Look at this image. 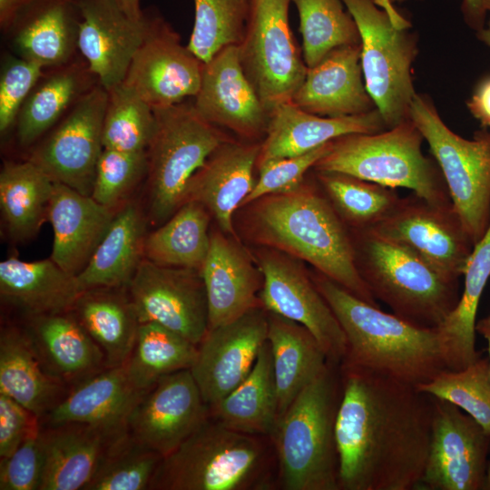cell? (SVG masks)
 Wrapping results in <instances>:
<instances>
[{
    "mask_svg": "<svg viewBox=\"0 0 490 490\" xmlns=\"http://www.w3.org/2000/svg\"><path fill=\"white\" fill-rule=\"evenodd\" d=\"M339 369V490L417 489L429 450L433 397L369 370L342 364Z\"/></svg>",
    "mask_w": 490,
    "mask_h": 490,
    "instance_id": "cell-1",
    "label": "cell"
},
{
    "mask_svg": "<svg viewBox=\"0 0 490 490\" xmlns=\"http://www.w3.org/2000/svg\"><path fill=\"white\" fill-rule=\"evenodd\" d=\"M247 205L245 230L252 241L309 263L356 297L379 307L357 268L352 231L320 186L303 181Z\"/></svg>",
    "mask_w": 490,
    "mask_h": 490,
    "instance_id": "cell-2",
    "label": "cell"
},
{
    "mask_svg": "<svg viewBox=\"0 0 490 490\" xmlns=\"http://www.w3.org/2000/svg\"><path fill=\"white\" fill-rule=\"evenodd\" d=\"M311 277L345 333L348 349L340 364L415 387L448 369L436 328L386 313L318 271Z\"/></svg>",
    "mask_w": 490,
    "mask_h": 490,
    "instance_id": "cell-3",
    "label": "cell"
},
{
    "mask_svg": "<svg viewBox=\"0 0 490 490\" xmlns=\"http://www.w3.org/2000/svg\"><path fill=\"white\" fill-rule=\"evenodd\" d=\"M269 436L240 432L209 416L162 458L149 490H268L277 459Z\"/></svg>",
    "mask_w": 490,
    "mask_h": 490,
    "instance_id": "cell-4",
    "label": "cell"
},
{
    "mask_svg": "<svg viewBox=\"0 0 490 490\" xmlns=\"http://www.w3.org/2000/svg\"><path fill=\"white\" fill-rule=\"evenodd\" d=\"M341 392L339 365L328 361L279 418L270 440L281 488L339 490L335 425Z\"/></svg>",
    "mask_w": 490,
    "mask_h": 490,
    "instance_id": "cell-5",
    "label": "cell"
},
{
    "mask_svg": "<svg viewBox=\"0 0 490 490\" xmlns=\"http://www.w3.org/2000/svg\"><path fill=\"white\" fill-rule=\"evenodd\" d=\"M351 231L357 268L374 298L417 326H440L458 301V281L372 230Z\"/></svg>",
    "mask_w": 490,
    "mask_h": 490,
    "instance_id": "cell-6",
    "label": "cell"
},
{
    "mask_svg": "<svg viewBox=\"0 0 490 490\" xmlns=\"http://www.w3.org/2000/svg\"><path fill=\"white\" fill-rule=\"evenodd\" d=\"M424 137L409 119L376 133H350L331 142L316 172L348 174L388 188H407L435 205L452 204L443 174L422 152Z\"/></svg>",
    "mask_w": 490,
    "mask_h": 490,
    "instance_id": "cell-7",
    "label": "cell"
},
{
    "mask_svg": "<svg viewBox=\"0 0 490 490\" xmlns=\"http://www.w3.org/2000/svg\"><path fill=\"white\" fill-rule=\"evenodd\" d=\"M360 34V64L368 93L387 129L409 119L416 95L412 65L417 54L410 24L374 0H342Z\"/></svg>",
    "mask_w": 490,
    "mask_h": 490,
    "instance_id": "cell-8",
    "label": "cell"
},
{
    "mask_svg": "<svg viewBox=\"0 0 490 490\" xmlns=\"http://www.w3.org/2000/svg\"><path fill=\"white\" fill-rule=\"evenodd\" d=\"M153 111L157 129L147 149L148 219L162 224L188 201L192 177L228 139L199 115L193 102Z\"/></svg>",
    "mask_w": 490,
    "mask_h": 490,
    "instance_id": "cell-9",
    "label": "cell"
},
{
    "mask_svg": "<svg viewBox=\"0 0 490 490\" xmlns=\"http://www.w3.org/2000/svg\"><path fill=\"white\" fill-rule=\"evenodd\" d=\"M409 118L430 147L455 210L475 245L490 225V131L454 132L427 96L416 93Z\"/></svg>",
    "mask_w": 490,
    "mask_h": 490,
    "instance_id": "cell-10",
    "label": "cell"
},
{
    "mask_svg": "<svg viewBox=\"0 0 490 490\" xmlns=\"http://www.w3.org/2000/svg\"><path fill=\"white\" fill-rule=\"evenodd\" d=\"M290 3L253 0L245 35L238 45L243 71L270 113L291 102L308 71L289 26Z\"/></svg>",
    "mask_w": 490,
    "mask_h": 490,
    "instance_id": "cell-11",
    "label": "cell"
},
{
    "mask_svg": "<svg viewBox=\"0 0 490 490\" xmlns=\"http://www.w3.org/2000/svg\"><path fill=\"white\" fill-rule=\"evenodd\" d=\"M256 258L263 278L260 305L308 328L328 359L339 365L348 349L345 333L301 260L267 247Z\"/></svg>",
    "mask_w": 490,
    "mask_h": 490,
    "instance_id": "cell-12",
    "label": "cell"
},
{
    "mask_svg": "<svg viewBox=\"0 0 490 490\" xmlns=\"http://www.w3.org/2000/svg\"><path fill=\"white\" fill-rule=\"evenodd\" d=\"M369 230L407 248L451 281L464 275L475 247L453 203L435 205L415 193Z\"/></svg>",
    "mask_w": 490,
    "mask_h": 490,
    "instance_id": "cell-13",
    "label": "cell"
},
{
    "mask_svg": "<svg viewBox=\"0 0 490 490\" xmlns=\"http://www.w3.org/2000/svg\"><path fill=\"white\" fill-rule=\"evenodd\" d=\"M108 91L100 83L84 93L28 160L54 182L92 194L98 160L103 150V122Z\"/></svg>",
    "mask_w": 490,
    "mask_h": 490,
    "instance_id": "cell-14",
    "label": "cell"
},
{
    "mask_svg": "<svg viewBox=\"0 0 490 490\" xmlns=\"http://www.w3.org/2000/svg\"><path fill=\"white\" fill-rule=\"evenodd\" d=\"M203 66L172 25L156 12L148 11L143 40L122 83L153 110L163 109L196 96Z\"/></svg>",
    "mask_w": 490,
    "mask_h": 490,
    "instance_id": "cell-15",
    "label": "cell"
},
{
    "mask_svg": "<svg viewBox=\"0 0 490 490\" xmlns=\"http://www.w3.org/2000/svg\"><path fill=\"white\" fill-rule=\"evenodd\" d=\"M489 440L468 414L433 397L429 450L417 489H484Z\"/></svg>",
    "mask_w": 490,
    "mask_h": 490,
    "instance_id": "cell-16",
    "label": "cell"
},
{
    "mask_svg": "<svg viewBox=\"0 0 490 490\" xmlns=\"http://www.w3.org/2000/svg\"><path fill=\"white\" fill-rule=\"evenodd\" d=\"M128 290L140 324L157 323L197 346L207 334L208 302L200 270L144 258Z\"/></svg>",
    "mask_w": 490,
    "mask_h": 490,
    "instance_id": "cell-17",
    "label": "cell"
},
{
    "mask_svg": "<svg viewBox=\"0 0 490 490\" xmlns=\"http://www.w3.org/2000/svg\"><path fill=\"white\" fill-rule=\"evenodd\" d=\"M268 328L267 311L259 306L208 330L190 369L208 407L220 401L248 377L268 340Z\"/></svg>",
    "mask_w": 490,
    "mask_h": 490,
    "instance_id": "cell-18",
    "label": "cell"
},
{
    "mask_svg": "<svg viewBox=\"0 0 490 490\" xmlns=\"http://www.w3.org/2000/svg\"><path fill=\"white\" fill-rule=\"evenodd\" d=\"M209 416L191 370L184 369L162 377L143 396L128 428L139 443L164 457Z\"/></svg>",
    "mask_w": 490,
    "mask_h": 490,
    "instance_id": "cell-19",
    "label": "cell"
},
{
    "mask_svg": "<svg viewBox=\"0 0 490 490\" xmlns=\"http://www.w3.org/2000/svg\"><path fill=\"white\" fill-rule=\"evenodd\" d=\"M193 106L209 123L250 142L266 135L270 113L243 71L238 45L220 50L204 64Z\"/></svg>",
    "mask_w": 490,
    "mask_h": 490,
    "instance_id": "cell-20",
    "label": "cell"
},
{
    "mask_svg": "<svg viewBox=\"0 0 490 490\" xmlns=\"http://www.w3.org/2000/svg\"><path fill=\"white\" fill-rule=\"evenodd\" d=\"M77 49L90 73L106 90L122 83L143 40L148 11L141 19L128 16L116 0H76Z\"/></svg>",
    "mask_w": 490,
    "mask_h": 490,
    "instance_id": "cell-21",
    "label": "cell"
},
{
    "mask_svg": "<svg viewBox=\"0 0 490 490\" xmlns=\"http://www.w3.org/2000/svg\"><path fill=\"white\" fill-rule=\"evenodd\" d=\"M201 274L208 302V330L261 306L262 274L236 237L221 230L211 232L210 250Z\"/></svg>",
    "mask_w": 490,
    "mask_h": 490,
    "instance_id": "cell-22",
    "label": "cell"
},
{
    "mask_svg": "<svg viewBox=\"0 0 490 490\" xmlns=\"http://www.w3.org/2000/svg\"><path fill=\"white\" fill-rule=\"evenodd\" d=\"M261 143L225 141L192 177L188 201L202 204L224 233L236 237L233 215L252 191Z\"/></svg>",
    "mask_w": 490,
    "mask_h": 490,
    "instance_id": "cell-23",
    "label": "cell"
},
{
    "mask_svg": "<svg viewBox=\"0 0 490 490\" xmlns=\"http://www.w3.org/2000/svg\"><path fill=\"white\" fill-rule=\"evenodd\" d=\"M148 391L131 382L125 364L106 368L73 387L42 419V425L83 423L113 434L129 430L132 412Z\"/></svg>",
    "mask_w": 490,
    "mask_h": 490,
    "instance_id": "cell-24",
    "label": "cell"
},
{
    "mask_svg": "<svg viewBox=\"0 0 490 490\" xmlns=\"http://www.w3.org/2000/svg\"><path fill=\"white\" fill-rule=\"evenodd\" d=\"M360 54V44L330 52L317 65L308 68L291 103L323 117L358 115L376 109L365 85Z\"/></svg>",
    "mask_w": 490,
    "mask_h": 490,
    "instance_id": "cell-25",
    "label": "cell"
},
{
    "mask_svg": "<svg viewBox=\"0 0 490 490\" xmlns=\"http://www.w3.org/2000/svg\"><path fill=\"white\" fill-rule=\"evenodd\" d=\"M387 129L377 108L358 115L323 117L308 113L291 102L282 103L270 112L258 163L300 155L343 135L376 133Z\"/></svg>",
    "mask_w": 490,
    "mask_h": 490,
    "instance_id": "cell-26",
    "label": "cell"
},
{
    "mask_svg": "<svg viewBox=\"0 0 490 490\" xmlns=\"http://www.w3.org/2000/svg\"><path fill=\"white\" fill-rule=\"evenodd\" d=\"M116 210L62 183L54 182L47 220L54 232L51 259L78 276L105 235Z\"/></svg>",
    "mask_w": 490,
    "mask_h": 490,
    "instance_id": "cell-27",
    "label": "cell"
},
{
    "mask_svg": "<svg viewBox=\"0 0 490 490\" xmlns=\"http://www.w3.org/2000/svg\"><path fill=\"white\" fill-rule=\"evenodd\" d=\"M42 426L44 467L39 490H84L109 446L124 434L83 423Z\"/></svg>",
    "mask_w": 490,
    "mask_h": 490,
    "instance_id": "cell-28",
    "label": "cell"
},
{
    "mask_svg": "<svg viewBox=\"0 0 490 490\" xmlns=\"http://www.w3.org/2000/svg\"><path fill=\"white\" fill-rule=\"evenodd\" d=\"M24 328L48 371L70 388L107 368L71 310L27 317Z\"/></svg>",
    "mask_w": 490,
    "mask_h": 490,
    "instance_id": "cell-29",
    "label": "cell"
},
{
    "mask_svg": "<svg viewBox=\"0 0 490 490\" xmlns=\"http://www.w3.org/2000/svg\"><path fill=\"white\" fill-rule=\"evenodd\" d=\"M82 291L77 276L51 258L24 261L11 256L0 263L1 299L26 318L70 311Z\"/></svg>",
    "mask_w": 490,
    "mask_h": 490,
    "instance_id": "cell-30",
    "label": "cell"
},
{
    "mask_svg": "<svg viewBox=\"0 0 490 490\" xmlns=\"http://www.w3.org/2000/svg\"><path fill=\"white\" fill-rule=\"evenodd\" d=\"M70 389L48 371L24 328L11 326L2 328L0 393L12 397L42 419Z\"/></svg>",
    "mask_w": 490,
    "mask_h": 490,
    "instance_id": "cell-31",
    "label": "cell"
},
{
    "mask_svg": "<svg viewBox=\"0 0 490 490\" xmlns=\"http://www.w3.org/2000/svg\"><path fill=\"white\" fill-rule=\"evenodd\" d=\"M76 0H36L11 28L19 57L44 68L69 64L77 48Z\"/></svg>",
    "mask_w": 490,
    "mask_h": 490,
    "instance_id": "cell-32",
    "label": "cell"
},
{
    "mask_svg": "<svg viewBox=\"0 0 490 490\" xmlns=\"http://www.w3.org/2000/svg\"><path fill=\"white\" fill-rule=\"evenodd\" d=\"M147 217L134 202L117 209L91 260L77 276L81 289L128 288L144 259Z\"/></svg>",
    "mask_w": 490,
    "mask_h": 490,
    "instance_id": "cell-33",
    "label": "cell"
},
{
    "mask_svg": "<svg viewBox=\"0 0 490 490\" xmlns=\"http://www.w3.org/2000/svg\"><path fill=\"white\" fill-rule=\"evenodd\" d=\"M71 311L102 350L107 368L127 362L140 326L128 288L85 289Z\"/></svg>",
    "mask_w": 490,
    "mask_h": 490,
    "instance_id": "cell-34",
    "label": "cell"
},
{
    "mask_svg": "<svg viewBox=\"0 0 490 490\" xmlns=\"http://www.w3.org/2000/svg\"><path fill=\"white\" fill-rule=\"evenodd\" d=\"M267 315L279 420L329 360L316 338L304 326L273 312L267 311Z\"/></svg>",
    "mask_w": 490,
    "mask_h": 490,
    "instance_id": "cell-35",
    "label": "cell"
},
{
    "mask_svg": "<svg viewBox=\"0 0 490 490\" xmlns=\"http://www.w3.org/2000/svg\"><path fill=\"white\" fill-rule=\"evenodd\" d=\"M210 416L231 429L270 437L278 421V396L270 342L261 347L248 377L220 401Z\"/></svg>",
    "mask_w": 490,
    "mask_h": 490,
    "instance_id": "cell-36",
    "label": "cell"
},
{
    "mask_svg": "<svg viewBox=\"0 0 490 490\" xmlns=\"http://www.w3.org/2000/svg\"><path fill=\"white\" fill-rule=\"evenodd\" d=\"M465 285L454 309L438 326L446 367L461 370L477 360L475 318L483 290L490 277V225L475 245L464 272Z\"/></svg>",
    "mask_w": 490,
    "mask_h": 490,
    "instance_id": "cell-37",
    "label": "cell"
},
{
    "mask_svg": "<svg viewBox=\"0 0 490 490\" xmlns=\"http://www.w3.org/2000/svg\"><path fill=\"white\" fill-rule=\"evenodd\" d=\"M54 182L35 163L5 162L0 172V208L9 237L33 238L47 220Z\"/></svg>",
    "mask_w": 490,
    "mask_h": 490,
    "instance_id": "cell-38",
    "label": "cell"
},
{
    "mask_svg": "<svg viewBox=\"0 0 490 490\" xmlns=\"http://www.w3.org/2000/svg\"><path fill=\"white\" fill-rule=\"evenodd\" d=\"M87 64H67L42 77L21 108L15 122L16 139L31 146L50 130L69 108L94 84H89ZM94 77V76H93Z\"/></svg>",
    "mask_w": 490,
    "mask_h": 490,
    "instance_id": "cell-39",
    "label": "cell"
},
{
    "mask_svg": "<svg viewBox=\"0 0 490 490\" xmlns=\"http://www.w3.org/2000/svg\"><path fill=\"white\" fill-rule=\"evenodd\" d=\"M210 215L200 202L189 200L144 241V258L153 263L201 270L207 258Z\"/></svg>",
    "mask_w": 490,
    "mask_h": 490,
    "instance_id": "cell-40",
    "label": "cell"
},
{
    "mask_svg": "<svg viewBox=\"0 0 490 490\" xmlns=\"http://www.w3.org/2000/svg\"><path fill=\"white\" fill-rule=\"evenodd\" d=\"M198 346L157 323H142L130 358L125 363L132 385L149 391L162 377L191 369Z\"/></svg>",
    "mask_w": 490,
    "mask_h": 490,
    "instance_id": "cell-41",
    "label": "cell"
},
{
    "mask_svg": "<svg viewBox=\"0 0 490 490\" xmlns=\"http://www.w3.org/2000/svg\"><path fill=\"white\" fill-rule=\"evenodd\" d=\"M324 194L351 230H368L387 219L401 198L393 188L336 172H316Z\"/></svg>",
    "mask_w": 490,
    "mask_h": 490,
    "instance_id": "cell-42",
    "label": "cell"
},
{
    "mask_svg": "<svg viewBox=\"0 0 490 490\" xmlns=\"http://www.w3.org/2000/svg\"><path fill=\"white\" fill-rule=\"evenodd\" d=\"M299 16L303 59L311 68L333 50L360 44L358 25L342 0H291Z\"/></svg>",
    "mask_w": 490,
    "mask_h": 490,
    "instance_id": "cell-43",
    "label": "cell"
},
{
    "mask_svg": "<svg viewBox=\"0 0 490 490\" xmlns=\"http://www.w3.org/2000/svg\"><path fill=\"white\" fill-rule=\"evenodd\" d=\"M253 0H194L188 48L203 63L220 50L239 45L246 33Z\"/></svg>",
    "mask_w": 490,
    "mask_h": 490,
    "instance_id": "cell-44",
    "label": "cell"
},
{
    "mask_svg": "<svg viewBox=\"0 0 490 490\" xmlns=\"http://www.w3.org/2000/svg\"><path fill=\"white\" fill-rule=\"evenodd\" d=\"M107 91L103 122V149L146 152L157 129L153 109L122 83Z\"/></svg>",
    "mask_w": 490,
    "mask_h": 490,
    "instance_id": "cell-45",
    "label": "cell"
},
{
    "mask_svg": "<svg viewBox=\"0 0 490 490\" xmlns=\"http://www.w3.org/2000/svg\"><path fill=\"white\" fill-rule=\"evenodd\" d=\"M139 443L129 430L109 446L95 475L84 490H145L162 460Z\"/></svg>",
    "mask_w": 490,
    "mask_h": 490,
    "instance_id": "cell-46",
    "label": "cell"
},
{
    "mask_svg": "<svg viewBox=\"0 0 490 490\" xmlns=\"http://www.w3.org/2000/svg\"><path fill=\"white\" fill-rule=\"evenodd\" d=\"M416 388L448 401L473 417L490 436V365L479 358L461 370L445 369Z\"/></svg>",
    "mask_w": 490,
    "mask_h": 490,
    "instance_id": "cell-47",
    "label": "cell"
},
{
    "mask_svg": "<svg viewBox=\"0 0 490 490\" xmlns=\"http://www.w3.org/2000/svg\"><path fill=\"white\" fill-rule=\"evenodd\" d=\"M147 151L125 152L103 149L98 160L91 196L100 204L117 210L120 203L147 175Z\"/></svg>",
    "mask_w": 490,
    "mask_h": 490,
    "instance_id": "cell-48",
    "label": "cell"
},
{
    "mask_svg": "<svg viewBox=\"0 0 490 490\" xmlns=\"http://www.w3.org/2000/svg\"><path fill=\"white\" fill-rule=\"evenodd\" d=\"M331 142L300 155L258 163L259 179L241 207L263 196L286 191L299 185L307 172L329 151Z\"/></svg>",
    "mask_w": 490,
    "mask_h": 490,
    "instance_id": "cell-49",
    "label": "cell"
},
{
    "mask_svg": "<svg viewBox=\"0 0 490 490\" xmlns=\"http://www.w3.org/2000/svg\"><path fill=\"white\" fill-rule=\"evenodd\" d=\"M44 67L22 57H8L0 74V132L15 125L24 102L40 79Z\"/></svg>",
    "mask_w": 490,
    "mask_h": 490,
    "instance_id": "cell-50",
    "label": "cell"
},
{
    "mask_svg": "<svg viewBox=\"0 0 490 490\" xmlns=\"http://www.w3.org/2000/svg\"><path fill=\"white\" fill-rule=\"evenodd\" d=\"M42 425L32 430L8 457H0L1 490H39L44 446Z\"/></svg>",
    "mask_w": 490,
    "mask_h": 490,
    "instance_id": "cell-51",
    "label": "cell"
},
{
    "mask_svg": "<svg viewBox=\"0 0 490 490\" xmlns=\"http://www.w3.org/2000/svg\"><path fill=\"white\" fill-rule=\"evenodd\" d=\"M41 419L12 397L0 393V457L10 456Z\"/></svg>",
    "mask_w": 490,
    "mask_h": 490,
    "instance_id": "cell-52",
    "label": "cell"
},
{
    "mask_svg": "<svg viewBox=\"0 0 490 490\" xmlns=\"http://www.w3.org/2000/svg\"><path fill=\"white\" fill-rule=\"evenodd\" d=\"M470 113L483 128L490 127V77L483 80L466 103Z\"/></svg>",
    "mask_w": 490,
    "mask_h": 490,
    "instance_id": "cell-53",
    "label": "cell"
},
{
    "mask_svg": "<svg viewBox=\"0 0 490 490\" xmlns=\"http://www.w3.org/2000/svg\"><path fill=\"white\" fill-rule=\"evenodd\" d=\"M36 0H0V26L8 31Z\"/></svg>",
    "mask_w": 490,
    "mask_h": 490,
    "instance_id": "cell-54",
    "label": "cell"
},
{
    "mask_svg": "<svg viewBox=\"0 0 490 490\" xmlns=\"http://www.w3.org/2000/svg\"><path fill=\"white\" fill-rule=\"evenodd\" d=\"M461 11L466 23L476 32L485 25L487 12L484 0H462Z\"/></svg>",
    "mask_w": 490,
    "mask_h": 490,
    "instance_id": "cell-55",
    "label": "cell"
},
{
    "mask_svg": "<svg viewBox=\"0 0 490 490\" xmlns=\"http://www.w3.org/2000/svg\"><path fill=\"white\" fill-rule=\"evenodd\" d=\"M123 12L132 19L139 20L143 15L141 7L142 0H116Z\"/></svg>",
    "mask_w": 490,
    "mask_h": 490,
    "instance_id": "cell-56",
    "label": "cell"
},
{
    "mask_svg": "<svg viewBox=\"0 0 490 490\" xmlns=\"http://www.w3.org/2000/svg\"><path fill=\"white\" fill-rule=\"evenodd\" d=\"M374 1L378 6L386 9L387 11H388L391 14L396 15V14H398V13L394 8L393 4L394 3H403V2H406V1H409V0H374ZM416 1H419V0H416Z\"/></svg>",
    "mask_w": 490,
    "mask_h": 490,
    "instance_id": "cell-57",
    "label": "cell"
},
{
    "mask_svg": "<svg viewBox=\"0 0 490 490\" xmlns=\"http://www.w3.org/2000/svg\"><path fill=\"white\" fill-rule=\"evenodd\" d=\"M476 34L479 41L490 47V20L481 30L476 32Z\"/></svg>",
    "mask_w": 490,
    "mask_h": 490,
    "instance_id": "cell-58",
    "label": "cell"
},
{
    "mask_svg": "<svg viewBox=\"0 0 490 490\" xmlns=\"http://www.w3.org/2000/svg\"><path fill=\"white\" fill-rule=\"evenodd\" d=\"M480 329H487L490 330V316L481 319L476 325H475V330Z\"/></svg>",
    "mask_w": 490,
    "mask_h": 490,
    "instance_id": "cell-59",
    "label": "cell"
},
{
    "mask_svg": "<svg viewBox=\"0 0 490 490\" xmlns=\"http://www.w3.org/2000/svg\"><path fill=\"white\" fill-rule=\"evenodd\" d=\"M487 341L488 344V359H489V365H490V330L487 329H480L477 330Z\"/></svg>",
    "mask_w": 490,
    "mask_h": 490,
    "instance_id": "cell-60",
    "label": "cell"
},
{
    "mask_svg": "<svg viewBox=\"0 0 490 490\" xmlns=\"http://www.w3.org/2000/svg\"><path fill=\"white\" fill-rule=\"evenodd\" d=\"M484 489L490 490V466L487 467Z\"/></svg>",
    "mask_w": 490,
    "mask_h": 490,
    "instance_id": "cell-61",
    "label": "cell"
},
{
    "mask_svg": "<svg viewBox=\"0 0 490 490\" xmlns=\"http://www.w3.org/2000/svg\"><path fill=\"white\" fill-rule=\"evenodd\" d=\"M484 5L486 12H490V0H484Z\"/></svg>",
    "mask_w": 490,
    "mask_h": 490,
    "instance_id": "cell-62",
    "label": "cell"
}]
</instances>
